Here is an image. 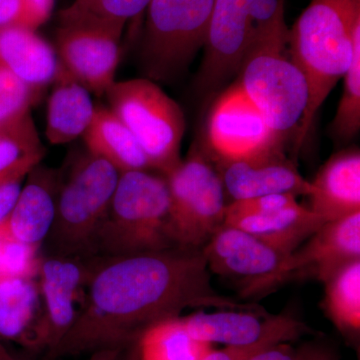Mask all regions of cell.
Returning <instances> with one entry per match:
<instances>
[{
  "instance_id": "30bf717a",
  "label": "cell",
  "mask_w": 360,
  "mask_h": 360,
  "mask_svg": "<svg viewBox=\"0 0 360 360\" xmlns=\"http://www.w3.org/2000/svg\"><path fill=\"white\" fill-rule=\"evenodd\" d=\"M360 259V212L326 222L300 248L284 258L278 269L262 281L245 286V298H259L291 281L326 283L345 264Z\"/></svg>"
},
{
  "instance_id": "9a60e30c",
  "label": "cell",
  "mask_w": 360,
  "mask_h": 360,
  "mask_svg": "<svg viewBox=\"0 0 360 360\" xmlns=\"http://www.w3.org/2000/svg\"><path fill=\"white\" fill-rule=\"evenodd\" d=\"M201 250L210 274L238 281L239 290L274 274L288 257L252 234L225 224Z\"/></svg>"
},
{
  "instance_id": "277c9868",
  "label": "cell",
  "mask_w": 360,
  "mask_h": 360,
  "mask_svg": "<svg viewBox=\"0 0 360 360\" xmlns=\"http://www.w3.org/2000/svg\"><path fill=\"white\" fill-rule=\"evenodd\" d=\"M120 174L110 162L89 153L77 158L68 176L61 174L56 219L41 248L44 255L96 257L97 231L110 208Z\"/></svg>"
},
{
  "instance_id": "f546056e",
  "label": "cell",
  "mask_w": 360,
  "mask_h": 360,
  "mask_svg": "<svg viewBox=\"0 0 360 360\" xmlns=\"http://www.w3.org/2000/svg\"><path fill=\"white\" fill-rule=\"evenodd\" d=\"M2 262L4 277H30L37 278L39 274V248L22 243L13 238L7 231L6 224L2 225Z\"/></svg>"
},
{
  "instance_id": "7402d4cb",
  "label": "cell",
  "mask_w": 360,
  "mask_h": 360,
  "mask_svg": "<svg viewBox=\"0 0 360 360\" xmlns=\"http://www.w3.org/2000/svg\"><path fill=\"white\" fill-rule=\"evenodd\" d=\"M53 84L47 104L45 134L51 144L60 146L84 134L96 106L89 90L61 65Z\"/></svg>"
},
{
  "instance_id": "6da1fadb",
  "label": "cell",
  "mask_w": 360,
  "mask_h": 360,
  "mask_svg": "<svg viewBox=\"0 0 360 360\" xmlns=\"http://www.w3.org/2000/svg\"><path fill=\"white\" fill-rule=\"evenodd\" d=\"M201 248L174 246L120 257H92L84 300L51 359L131 347L151 326L188 309L262 310L220 295Z\"/></svg>"
},
{
  "instance_id": "83f0119b",
  "label": "cell",
  "mask_w": 360,
  "mask_h": 360,
  "mask_svg": "<svg viewBox=\"0 0 360 360\" xmlns=\"http://www.w3.org/2000/svg\"><path fill=\"white\" fill-rule=\"evenodd\" d=\"M342 96L333 122V134L340 141H352L360 129V32L354 40V56L345 73Z\"/></svg>"
},
{
  "instance_id": "d590c367",
  "label": "cell",
  "mask_w": 360,
  "mask_h": 360,
  "mask_svg": "<svg viewBox=\"0 0 360 360\" xmlns=\"http://www.w3.org/2000/svg\"><path fill=\"white\" fill-rule=\"evenodd\" d=\"M303 360H340L338 354L331 348L319 343H307L303 345Z\"/></svg>"
},
{
  "instance_id": "ba28073f",
  "label": "cell",
  "mask_w": 360,
  "mask_h": 360,
  "mask_svg": "<svg viewBox=\"0 0 360 360\" xmlns=\"http://www.w3.org/2000/svg\"><path fill=\"white\" fill-rule=\"evenodd\" d=\"M215 0H150L142 39V73L172 82L205 47Z\"/></svg>"
},
{
  "instance_id": "f1b7e54d",
  "label": "cell",
  "mask_w": 360,
  "mask_h": 360,
  "mask_svg": "<svg viewBox=\"0 0 360 360\" xmlns=\"http://www.w3.org/2000/svg\"><path fill=\"white\" fill-rule=\"evenodd\" d=\"M39 92L0 66V131L30 115Z\"/></svg>"
},
{
  "instance_id": "4fadbf2b",
  "label": "cell",
  "mask_w": 360,
  "mask_h": 360,
  "mask_svg": "<svg viewBox=\"0 0 360 360\" xmlns=\"http://www.w3.org/2000/svg\"><path fill=\"white\" fill-rule=\"evenodd\" d=\"M89 259L40 255L39 281L44 303V343L51 354L70 331L84 300Z\"/></svg>"
},
{
  "instance_id": "8992f818",
  "label": "cell",
  "mask_w": 360,
  "mask_h": 360,
  "mask_svg": "<svg viewBox=\"0 0 360 360\" xmlns=\"http://www.w3.org/2000/svg\"><path fill=\"white\" fill-rule=\"evenodd\" d=\"M284 0H215L198 89L212 94L238 72L258 42L288 32Z\"/></svg>"
},
{
  "instance_id": "d6986e66",
  "label": "cell",
  "mask_w": 360,
  "mask_h": 360,
  "mask_svg": "<svg viewBox=\"0 0 360 360\" xmlns=\"http://www.w3.org/2000/svg\"><path fill=\"white\" fill-rule=\"evenodd\" d=\"M0 340L44 349V311L37 278L0 279Z\"/></svg>"
},
{
  "instance_id": "ac0fdd59",
  "label": "cell",
  "mask_w": 360,
  "mask_h": 360,
  "mask_svg": "<svg viewBox=\"0 0 360 360\" xmlns=\"http://www.w3.org/2000/svg\"><path fill=\"white\" fill-rule=\"evenodd\" d=\"M310 184L309 208L324 222L360 212L359 149H345L331 156Z\"/></svg>"
},
{
  "instance_id": "7c38bea8",
  "label": "cell",
  "mask_w": 360,
  "mask_h": 360,
  "mask_svg": "<svg viewBox=\"0 0 360 360\" xmlns=\"http://www.w3.org/2000/svg\"><path fill=\"white\" fill-rule=\"evenodd\" d=\"M181 321L194 340L225 347H245L266 340L290 343L312 333L304 322L291 315H272L264 309H217L210 314L200 310L181 316Z\"/></svg>"
},
{
  "instance_id": "44dd1931",
  "label": "cell",
  "mask_w": 360,
  "mask_h": 360,
  "mask_svg": "<svg viewBox=\"0 0 360 360\" xmlns=\"http://www.w3.org/2000/svg\"><path fill=\"white\" fill-rule=\"evenodd\" d=\"M326 224L309 207L300 203L274 210L225 219L224 224L238 227L290 255Z\"/></svg>"
},
{
  "instance_id": "7a4b0ae2",
  "label": "cell",
  "mask_w": 360,
  "mask_h": 360,
  "mask_svg": "<svg viewBox=\"0 0 360 360\" xmlns=\"http://www.w3.org/2000/svg\"><path fill=\"white\" fill-rule=\"evenodd\" d=\"M360 32V0H311L288 32V51L309 86V103L300 136L298 153L315 115L345 73Z\"/></svg>"
},
{
  "instance_id": "e0dca14e",
  "label": "cell",
  "mask_w": 360,
  "mask_h": 360,
  "mask_svg": "<svg viewBox=\"0 0 360 360\" xmlns=\"http://www.w3.org/2000/svg\"><path fill=\"white\" fill-rule=\"evenodd\" d=\"M27 175L6 226L13 238L41 250L56 219L61 174L39 165Z\"/></svg>"
},
{
  "instance_id": "5bb4252c",
  "label": "cell",
  "mask_w": 360,
  "mask_h": 360,
  "mask_svg": "<svg viewBox=\"0 0 360 360\" xmlns=\"http://www.w3.org/2000/svg\"><path fill=\"white\" fill-rule=\"evenodd\" d=\"M120 37L99 28L60 25L56 39L60 65L89 92L105 94L115 82Z\"/></svg>"
},
{
  "instance_id": "3957f363",
  "label": "cell",
  "mask_w": 360,
  "mask_h": 360,
  "mask_svg": "<svg viewBox=\"0 0 360 360\" xmlns=\"http://www.w3.org/2000/svg\"><path fill=\"white\" fill-rule=\"evenodd\" d=\"M167 179L135 170L120 174L115 194L97 231L96 257H120L176 246L169 227Z\"/></svg>"
},
{
  "instance_id": "1f68e13d",
  "label": "cell",
  "mask_w": 360,
  "mask_h": 360,
  "mask_svg": "<svg viewBox=\"0 0 360 360\" xmlns=\"http://www.w3.org/2000/svg\"><path fill=\"white\" fill-rule=\"evenodd\" d=\"M11 25L25 26L35 30L23 0H0V27Z\"/></svg>"
},
{
  "instance_id": "d6a6232c",
  "label": "cell",
  "mask_w": 360,
  "mask_h": 360,
  "mask_svg": "<svg viewBox=\"0 0 360 360\" xmlns=\"http://www.w3.org/2000/svg\"><path fill=\"white\" fill-rule=\"evenodd\" d=\"M304 349L295 348L290 342L277 343L265 348L250 360H303Z\"/></svg>"
},
{
  "instance_id": "484cf974",
  "label": "cell",
  "mask_w": 360,
  "mask_h": 360,
  "mask_svg": "<svg viewBox=\"0 0 360 360\" xmlns=\"http://www.w3.org/2000/svg\"><path fill=\"white\" fill-rule=\"evenodd\" d=\"M45 148L30 115L0 131V186L25 179L40 165Z\"/></svg>"
},
{
  "instance_id": "d4e9b609",
  "label": "cell",
  "mask_w": 360,
  "mask_h": 360,
  "mask_svg": "<svg viewBox=\"0 0 360 360\" xmlns=\"http://www.w3.org/2000/svg\"><path fill=\"white\" fill-rule=\"evenodd\" d=\"M134 347L137 360H201L213 345L191 338L179 316L151 326Z\"/></svg>"
},
{
  "instance_id": "8d00e7d4",
  "label": "cell",
  "mask_w": 360,
  "mask_h": 360,
  "mask_svg": "<svg viewBox=\"0 0 360 360\" xmlns=\"http://www.w3.org/2000/svg\"><path fill=\"white\" fill-rule=\"evenodd\" d=\"M1 239H2V226L0 227V279H4V278H6V277H4V262H2Z\"/></svg>"
},
{
  "instance_id": "ab89813d",
  "label": "cell",
  "mask_w": 360,
  "mask_h": 360,
  "mask_svg": "<svg viewBox=\"0 0 360 360\" xmlns=\"http://www.w3.org/2000/svg\"><path fill=\"white\" fill-rule=\"evenodd\" d=\"M127 360H137L136 352H134H134H132L131 355H129V356L127 357Z\"/></svg>"
},
{
  "instance_id": "9c48e42d",
  "label": "cell",
  "mask_w": 360,
  "mask_h": 360,
  "mask_svg": "<svg viewBox=\"0 0 360 360\" xmlns=\"http://www.w3.org/2000/svg\"><path fill=\"white\" fill-rule=\"evenodd\" d=\"M169 189V227L176 246L202 248L224 225L225 191L217 167L194 146L165 175Z\"/></svg>"
},
{
  "instance_id": "ffe728a7",
  "label": "cell",
  "mask_w": 360,
  "mask_h": 360,
  "mask_svg": "<svg viewBox=\"0 0 360 360\" xmlns=\"http://www.w3.org/2000/svg\"><path fill=\"white\" fill-rule=\"evenodd\" d=\"M58 54L35 30L25 26L0 27V66L11 71L37 92L54 82Z\"/></svg>"
},
{
  "instance_id": "5b68a950",
  "label": "cell",
  "mask_w": 360,
  "mask_h": 360,
  "mask_svg": "<svg viewBox=\"0 0 360 360\" xmlns=\"http://www.w3.org/2000/svg\"><path fill=\"white\" fill-rule=\"evenodd\" d=\"M288 32L250 49L238 84L276 136L284 144L293 139L295 146L309 108V86L288 53Z\"/></svg>"
},
{
  "instance_id": "2e32d148",
  "label": "cell",
  "mask_w": 360,
  "mask_h": 360,
  "mask_svg": "<svg viewBox=\"0 0 360 360\" xmlns=\"http://www.w3.org/2000/svg\"><path fill=\"white\" fill-rule=\"evenodd\" d=\"M217 169L225 194L231 196V201L278 193L309 196L311 191V184L300 174L284 148L224 163Z\"/></svg>"
},
{
  "instance_id": "836d02e7",
  "label": "cell",
  "mask_w": 360,
  "mask_h": 360,
  "mask_svg": "<svg viewBox=\"0 0 360 360\" xmlns=\"http://www.w3.org/2000/svg\"><path fill=\"white\" fill-rule=\"evenodd\" d=\"M23 179L13 180L0 186V227L6 224L22 187Z\"/></svg>"
},
{
  "instance_id": "74e56055",
  "label": "cell",
  "mask_w": 360,
  "mask_h": 360,
  "mask_svg": "<svg viewBox=\"0 0 360 360\" xmlns=\"http://www.w3.org/2000/svg\"><path fill=\"white\" fill-rule=\"evenodd\" d=\"M0 360H15V359H14L13 357L11 356V355L9 354L8 352H7V354L6 355H4V356L0 357Z\"/></svg>"
},
{
  "instance_id": "603a6c76",
  "label": "cell",
  "mask_w": 360,
  "mask_h": 360,
  "mask_svg": "<svg viewBox=\"0 0 360 360\" xmlns=\"http://www.w3.org/2000/svg\"><path fill=\"white\" fill-rule=\"evenodd\" d=\"M82 136L87 151L110 162L120 174L153 170L134 134L108 108L96 106L91 122Z\"/></svg>"
},
{
  "instance_id": "60d3db41",
  "label": "cell",
  "mask_w": 360,
  "mask_h": 360,
  "mask_svg": "<svg viewBox=\"0 0 360 360\" xmlns=\"http://www.w3.org/2000/svg\"><path fill=\"white\" fill-rule=\"evenodd\" d=\"M89 360H99V352H96V354H92L91 359Z\"/></svg>"
},
{
  "instance_id": "4dcf8cb0",
  "label": "cell",
  "mask_w": 360,
  "mask_h": 360,
  "mask_svg": "<svg viewBox=\"0 0 360 360\" xmlns=\"http://www.w3.org/2000/svg\"><path fill=\"white\" fill-rule=\"evenodd\" d=\"M277 343L283 342H279L276 340H266L245 347H225L219 350L213 348L212 352L201 360H250L258 352Z\"/></svg>"
},
{
  "instance_id": "f35d334b",
  "label": "cell",
  "mask_w": 360,
  "mask_h": 360,
  "mask_svg": "<svg viewBox=\"0 0 360 360\" xmlns=\"http://www.w3.org/2000/svg\"><path fill=\"white\" fill-rule=\"evenodd\" d=\"M7 354V352L6 350V348L2 347L1 345H0V357L4 356V355H6Z\"/></svg>"
},
{
  "instance_id": "4316f807",
  "label": "cell",
  "mask_w": 360,
  "mask_h": 360,
  "mask_svg": "<svg viewBox=\"0 0 360 360\" xmlns=\"http://www.w3.org/2000/svg\"><path fill=\"white\" fill-rule=\"evenodd\" d=\"M150 0H75L60 11L61 25L99 28L122 39L123 28L148 8Z\"/></svg>"
},
{
  "instance_id": "8fae6325",
  "label": "cell",
  "mask_w": 360,
  "mask_h": 360,
  "mask_svg": "<svg viewBox=\"0 0 360 360\" xmlns=\"http://www.w3.org/2000/svg\"><path fill=\"white\" fill-rule=\"evenodd\" d=\"M207 155L217 167L285 148L238 82L220 94L206 123Z\"/></svg>"
},
{
  "instance_id": "e575fe53",
  "label": "cell",
  "mask_w": 360,
  "mask_h": 360,
  "mask_svg": "<svg viewBox=\"0 0 360 360\" xmlns=\"http://www.w3.org/2000/svg\"><path fill=\"white\" fill-rule=\"evenodd\" d=\"M23 1L27 7L35 30L46 22L49 16L51 15L54 0H23Z\"/></svg>"
},
{
  "instance_id": "cb8c5ba5",
  "label": "cell",
  "mask_w": 360,
  "mask_h": 360,
  "mask_svg": "<svg viewBox=\"0 0 360 360\" xmlns=\"http://www.w3.org/2000/svg\"><path fill=\"white\" fill-rule=\"evenodd\" d=\"M321 307L345 338L359 348L360 338V259L341 267L326 283Z\"/></svg>"
},
{
  "instance_id": "52a82bcc",
  "label": "cell",
  "mask_w": 360,
  "mask_h": 360,
  "mask_svg": "<svg viewBox=\"0 0 360 360\" xmlns=\"http://www.w3.org/2000/svg\"><path fill=\"white\" fill-rule=\"evenodd\" d=\"M104 96L108 108L139 141L151 169L165 176L179 165L186 118L160 85L146 77L115 82Z\"/></svg>"
}]
</instances>
